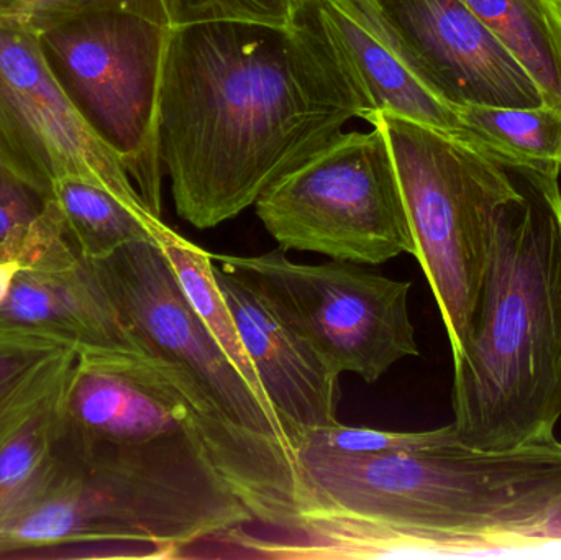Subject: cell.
<instances>
[{
	"mask_svg": "<svg viewBox=\"0 0 561 560\" xmlns=\"http://www.w3.org/2000/svg\"><path fill=\"white\" fill-rule=\"evenodd\" d=\"M371 115L309 7L289 26L171 30L158 132L178 216L203 230L236 219L352 118Z\"/></svg>",
	"mask_w": 561,
	"mask_h": 560,
	"instance_id": "obj_1",
	"label": "cell"
},
{
	"mask_svg": "<svg viewBox=\"0 0 561 560\" xmlns=\"http://www.w3.org/2000/svg\"><path fill=\"white\" fill-rule=\"evenodd\" d=\"M293 528L260 559H394L540 548L561 502V441L488 450L432 430L415 449H294Z\"/></svg>",
	"mask_w": 561,
	"mask_h": 560,
	"instance_id": "obj_2",
	"label": "cell"
},
{
	"mask_svg": "<svg viewBox=\"0 0 561 560\" xmlns=\"http://www.w3.org/2000/svg\"><path fill=\"white\" fill-rule=\"evenodd\" d=\"M226 454L204 441L55 444L0 512V559H186L256 525Z\"/></svg>",
	"mask_w": 561,
	"mask_h": 560,
	"instance_id": "obj_3",
	"label": "cell"
},
{
	"mask_svg": "<svg viewBox=\"0 0 561 560\" xmlns=\"http://www.w3.org/2000/svg\"><path fill=\"white\" fill-rule=\"evenodd\" d=\"M454 426L478 449L553 436L561 416V186L524 174L494 224L470 335L454 357Z\"/></svg>",
	"mask_w": 561,
	"mask_h": 560,
	"instance_id": "obj_4",
	"label": "cell"
},
{
	"mask_svg": "<svg viewBox=\"0 0 561 560\" xmlns=\"http://www.w3.org/2000/svg\"><path fill=\"white\" fill-rule=\"evenodd\" d=\"M394 157L414 256L440 309L451 355L465 347L486 272L494 224L524 174L434 128L376 112Z\"/></svg>",
	"mask_w": 561,
	"mask_h": 560,
	"instance_id": "obj_5",
	"label": "cell"
},
{
	"mask_svg": "<svg viewBox=\"0 0 561 560\" xmlns=\"http://www.w3.org/2000/svg\"><path fill=\"white\" fill-rule=\"evenodd\" d=\"M171 30L140 13L95 9L36 32L53 78L160 219L163 164L158 115Z\"/></svg>",
	"mask_w": 561,
	"mask_h": 560,
	"instance_id": "obj_6",
	"label": "cell"
},
{
	"mask_svg": "<svg viewBox=\"0 0 561 560\" xmlns=\"http://www.w3.org/2000/svg\"><path fill=\"white\" fill-rule=\"evenodd\" d=\"M283 252L381 265L415 253L388 137L342 132L279 178L255 203Z\"/></svg>",
	"mask_w": 561,
	"mask_h": 560,
	"instance_id": "obj_7",
	"label": "cell"
},
{
	"mask_svg": "<svg viewBox=\"0 0 561 560\" xmlns=\"http://www.w3.org/2000/svg\"><path fill=\"white\" fill-rule=\"evenodd\" d=\"M213 259L249 279L340 375L376 384L399 362L421 354L409 312L411 282L340 260L296 263L279 249Z\"/></svg>",
	"mask_w": 561,
	"mask_h": 560,
	"instance_id": "obj_8",
	"label": "cell"
},
{
	"mask_svg": "<svg viewBox=\"0 0 561 560\" xmlns=\"http://www.w3.org/2000/svg\"><path fill=\"white\" fill-rule=\"evenodd\" d=\"M91 263L141 352L190 374L227 420L293 449L272 404L250 387L194 311L158 239L128 243Z\"/></svg>",
	"mask_w": 561,
	"mask_h": 560,
	"instance_id": "obj_9",
	"label": "cell"
},
{
	"mask_svg": "<svg viewBox=\"0 0 561 560\" xmlns=\"http://www.w3.org/2000/svg\"><path fill=\"white\" fill-rule=\"evenodd\" d=\"M0 164L48 196L62 178H82L150 210L53 78L35 30L16 16L0 19Z\"/></svg>",
	"mask_w": 561,
	"mask_h": 560,
	"instance_id": "obj_10",
	"label": "cell"
},
{
	"mask_svg": "<svg viewBox=\"0 0 561 560\" xmlns=\"http://www.w3.org/2000/svg\"><path fill=\"white\" fill-rule=\"evenodd\" d=\"M375 3L432 91L457 111L547 104L519 56L461 0Z\"/></svg>",
	"mask_w": 561,
	"mask_h": 560,
	"instance_id": "obj_11",
	"label": "cell"
},
{
	"mask_svg": "<svg viewBox=\"0 0 561 560\" xmlns=\"http://www.w3.org/2000/svg\"><path fill=\"white\" fill-rule=\"evenodd\" d=\"M42 216L32 253L0 306V328L62 342L78 355L141 352L118 318L91 260L79 255L69 242L51 199Z\"/></svg>",
	"mask_w": 561,
	"mask_h": 560,
	"instance_id": "obj_12",
	"label": "cell"
},
{
	"mask_svg": "<svg viewBox=\"0 0 561 560\" xmlns=\"http://www.w3.org/2000/svg\"><path fill=\"white\" fill-rule=\"evenodd\" d=\"M306 7L336 58L368 99L373 114L386 112L434 128L503 163L500 153L465 124L457 108L432 91L375 0H310Z\"/></svg>",
	"mask_w": 561,
	"mask_h": 560,
	"instance_id": "obj_13",
	"label": "cell"
},
{
	"mask_svg": "<svg viewBox=\"0 0 561 560\" xmlns=\"http://www.w3.org/2000/svg\"><path fill=\"white\" fill-rule=\"evenodd\" d=\"M214 273L265 397L278 414L293 449L309 434L339 424L342 375L249 279L217 262Z\"/></svg>",
	"mask_w": 561,
	"mask_h": 560,
	"instance_id": "obj_14",
	"label": "cell"
},
{
	"mask_svg": "<svg viewBox=\"0 0 561 560\" xmlns=\"http://www.w3.org/2000/svg\"><path fill=\"white\" fill-rule=\"evenodd\" d=\"M66 236L79 255L98 260L128 243L154 240L167 224L150 210L125 203L111 191L82 178H62L53 184Z\"/></svg>",
	"mask_w": 561,
	"mask_h": 560,
	"instance_id": "obj_15",
	"label": "cell"
},
{
	"mask_svg": "<svg viewBox=\"0 0 561 560\" xmlns=\"http://www.w3.org/2000/svg\"><path fill=\"white\" fill-rule=\"evenodd\" d=\"M76 358L71 345L0 328V447L56 397Z\"/></svg>",
	"mask_w": 561,
	"mask_h": 560,
	"instance_id": "obj_16",
	"label": "cell"
},
{
	"mask_svg": "<svg viewBox=\"0 0 561 560\" xmlns=\"http://www.w3.org/2000/svg\"><path fill=\"white\" fill-rule=\"evenodd\" d=\"M529 69L561 108V0H461Z\"/></svg>",
	"mask_w": 561,
	"mask_h": 560,
	"instance_id": "obj_17",
	"label": "cell"
},
{
	"mask_svg": "<svg viewBox=\"0 0 561 560\" xmlns=\"http://www.w3.org/2000/svg\"><path fill=\"white\" fill-rule=\"evenodd\" d=\"M458 114L477 130L511 170L546 180L561 176V108L461 107Z\"/></svg>",
	"mask_w": 561,
	"mask_h": 560,
	"instance_id": "obj_18",
	"label": "cell"
},
{
	"mask_svg": "<svg viewBox=\"0 0 561 560\" xmlns=\"http://www.w3.org/2000/svg\"><path fill=\"white\" fill-rule=\"evenodd\" d=\"M158 242L163 247L168 262L174 270V275H176L184 295L193 305L194 311L203 319L217 344L222 347L229 361L236 365L237 370L249 381L250 387L268 401L262 384H260L259 375H256L255 365L247 354L232 311L220 292L216 273H214L213 253L206 252L184 237L178 236L168 226L161 230Z\"/></svg>",
	"mask_w": 561,
	"mask_h": 560,
	"instance_id": "obj_19",
	"label": "cell"
},
{
	"mask_svg": "<svg viewBox=\"0 0 561 560\" xmlns=\"http://www.w3.org/2000/svg\"><path fill=\"white\" fill-rule=\"evenodd\" d=\"M58 393L0 447V512L32 482L51 453L58 431Z\"/></svg>",
	"mask_w": 561,
	"mask_h": 560,
	"instance_id": "obj_20",
	"label": "cell"
},
{
	"mask_svg": "<svg viewBox=\"0 0 561 560\" xmlns=\"http://www.w3.org/2000/svg\"><path fill=\"white\" fill-rule=\"evenodd\" d=\"M170 28L213 22L289 26L299 20V0H160Z\"/></svg>",
	"mask_w": 561,
	"mask_h": 560,
	"instance_id": "obj_21",
	"label": "cell"
},
{
	"mask_svg": "<svg viewBox=\"0 0 561 560\" xmlns=\"http://www.w3.org/2000/svg\"><path fill=\"white\" fill-rule=\"evenodd\" d=\"M48 201V194L30 186L0 164V249L36 219Z\"/></svg>",
	"mask_w": 561,
	"mask_h": 560,
	"instance_id": "obj_22",
	"label": "cell"
},
{
	"mask_svg": "<svg viewBox=\"0 0 561 560\" xmlns=\"http://www.w3.org/2000/svg\"><path fill=\"white\" fill-rule=\"evenodd\" d=\"M95 9L128 10L167 25L160 0H33L22 20L30 28L38 32L66 16Z\"/></svg>",
	"mask_w": 561,
	"mask_h": 560,
	"instance_id": "obj_23",
	"label": "cell"
},
{
	"mask_svg": "<svg viewBox=\"0 0 561 560\" xmlns=\"http://www.w3.org/2000/svg\"><path fill=\"white\" fill-rule=\"evenodd\" d=\"M20 268H22V265L16 260L0 259V306L3 305L7 296H9Z\"/></svg>",
	"mask_w": 561,
	"mask_h": 560,
	"instance_id": "obj_24",
	"label": "cell"
},
{
	"mask_svg": "<svg viewBox=\"0 0 561 560\" xmlns=\"http://www.w3.org/2000/svg\"><path fill=\"white\" fill-rule=\"evenodd\" d=\"M553 542H561V502L540 533V546L553 545Z\"/></svg>",
	"mask_w": 561,
	"mask_h": 560,
	"instance_id": "obj_25",
	"label": "cell"
},
{
	"mask_svg": "<svg viewBox=\"0 0 561 560\" xmlns=\"http://www.w3.org/2000/svg\"><path fill=\"white\" fill-rule=\"evenodd\" d=\"M33 0H0V19H23Z\"/></svg>",
	"mask_w": 561,
	"mask_h": 560,
	"instance_id": "obj_26",
	"label": "cell"
},
{
	"mask_svg": "<svg viewBox=\"0 0 561 560\" xmlns=\"http://www.w3.org/2000/svg\"><path fill=\"white\" fill-rule=\"evenodd\" d=\"M300 5L306 7L309 5L310 0H299Z\"/></svg>",
	"mask_w": 561,
	"mask_h": 560,
	"instance_id": "obj_27",
	"label": "cell"
}]
</instances>
